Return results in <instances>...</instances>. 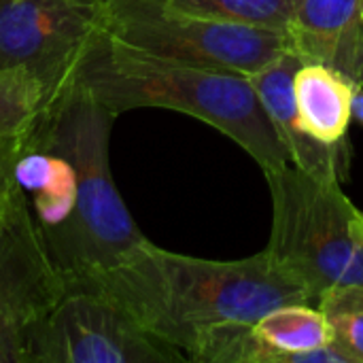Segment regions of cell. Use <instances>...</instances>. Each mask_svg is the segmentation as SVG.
Here are the masks:
<instances>
[{
  "instance_id": "obj_5",
  "label": "cell",
  "mask_w": 363,
  "mask_h": 363,
  "mask_svg": "<svg viewBox=\"0 0 363 363\" xmlns=\"http://www.w3.org/2000/svg\"><path fill=\"white\" fill-rule=\"evenodd\" d=\"M106 30L160 57L251 74L289 47L285 30L221 21L189 13L168 0H100Z\"/></svg>"
},
{
  "instance_id": "obj_7",
  "label": "cell",
  "mask_w": 363,
  "mask_h": 363,
  "mask_svg": "<svg viewBox=\"0 0 363 363\" xmlns=\"http://www.w3.org/2000/svg\"><path fill=\"white\" fill-rule=\"evenodd\" d=\"M66 291L17 185L0 204V363H32L45 319Z\"/></svg>"
},
{
  "instance_id": "obj_14",
  "label": "cell",
  "mask_w": 363,
  "mask_h": 363,
  "mask_svg": "<svg viewBox=\"0 0 363 363\" xmlns=\"http://www.w3.org/2000/svg\"><path fill=\"white\" fill-rule=\"evenodd\" d=\"M332 328V345L347 363H363V285H336L317 302Z\"/></svg>"
},
{
  "instance_id": "obj_11",
  "label": "cell",
  "mask_w": 363,
  "mask_h": 363,
  "mask_svg": "<svg viewBox=\"0 0 363 363\" xmlns=\"http://www.w3.org/2000/svg\"><path fill=\"white\" fill-rule=\"evenodd\" d=\"M355 87L323 64H302L294 77V98L302 128L315 140L342 147L353 119Z\"/></svg>"
},
{
  "instance_id": "obj_15",
  "label": "cell",
  "mask_w": 363,
  "mask_h": 363,
  "mask_svg": "<svg viewBox=\"0 0 363 363\" xmlns=\"http://www.w3.org/2000/svg\"><path fill=\"white\" fill-rule=\"evenodd\" d=\"M170 4L189 13L238 21L249 26H262L272 30H285L291 21V0H168Z\"/></svg>"
},
{
  "instance_id": "obj_9",
  "label": "cell",
  "mask_w": 363,
  "mask_h": 363,
  "mask_svg": "<svg viewBox=\"0 0 363 363\" xmlns=\"http://www.w3.org/2000/svg\"><path fill=\"white\" fill-rule=\"evenodd\" d=\"M304 64H323L363 87V0H291L287 28Z\"/></svg>"
},
{
  "instance_id": "obj_18",
  "label": "cell",
  "mask_w": 363,
  "mask_h": 363,
  "mask_svg": "<svg viewBox=\"0 0 363 363\" xmlns=\"http://www.w3.org/2000/svg\"><path fill=\"white\" fill-rule=\"evenodd\" d=\"M15 185V181H6V179H0V204L2 200L6 198V194L11 191V187Z\"/></svg>"
},
{
  "instance_id": "obj_2",
  "label": "cell",
  "mask_w": 363,
  "mask_h": 363,
  "mask_svg": "<svg viewBox=\"0 0 363 363\" xmlns=\"http://www.w3.org/2000/svg\"><path fill=\"white\" fill-rule=\"evenodd\" d=\"M117 115L79 79L40 113L34 134L64 153L74 168V208L45 240L66 287L98 291L147 245L132 219L108 162Z\"/></svg>"
},
{
  "instance_id": "obj_17",
  "label": "cell",
  "mask_w": 363,
  "mask_h": 363,
  "mask_svg": "<svg viewBox=\"0 0 363 363\" xmlns=\"http://www.w3.org/2000/svg\"><path fill=\"white\" fill-rule=\"evenodd\" d=\"M353 232L355 236L363 242V213L362 211H355V217H353Z\"/></svg>"
},
{
  "instance_id": "obj_13",
  "label": "cell",
  "mask_w": 363,
  "mask_h": 363,
  "mask_svg": "<svg viewBox=\"0 0 363 363\" xmlns=\"http://www.w3.org/2000/svg\"><path fill=\"white\" fill-rule=\"evenodd\" d=\"M45 104V91L32 74L21 68L0 70V179L13 181Z\"/></svg>"
},
{
  "instance_id": "obj_6",
  "label": "cell",
  "mask_w": 363,
  "mask_h": 363,
  "mask_svg": "<svg viewBox=\"0 0 363 363\" xmlns=\"http://www.w3.org/2000/svg\"><path fill=\"white\" fill-rule=\"evenodd\" d=\"M104 30L100 0H0V70L32 74L49 104L81 79Z\"/></svg>"
},
{
  "instance_id": "obj_12",
  "label": "cell",
  "mask_w": 363,
  "mask_h": 363,
  "mask_svg": "<svg viewBox=\"0 0 363 363\" xmlns=\"http://www.w3.org/2000/svg\"><path fill=\"white\" fill-rule=\"evenodd\" d=\"M259 340L274 351L277 363H347L332 345V328L319 306L285 304L253 323Z\"/></svg>"
},
{
  "instance_id": "obj_1",
  "label": "cell",
  "mask_w": 363,
  "mask_h": 363,
  "mask_svg": "<svg viewBox=\"0 0 363 363\" xmlns=\"http://www.w3.org/2000/svg\"><path fill=\"white\" fill-rule=\"evenodd\" d=\"M98 294L119 302L179 353L204 328L255 323L285 304H315L304 283L268 251L219 262L164 251L151 240Z\"/></svg>"
},
{
  "instance_id": "obj_8",
  "label": "cell",
  "mask_w": 363,
  "mask_h": 363,
  "mask_svg": "<svg viewBox=\"0 0 363 363\" xmlns=\"http://www.w3.org/2000/svg\"><path fill=\"white\" fill-rule=\"evenodd\" d=\"M183 353L149 334L108 296L66 287L45 319L32 363H174Z\"/></svg>"
},
{
  "instance_id": "obj_10",
  "label": "cell",
  "mask_w": 363,
  "mask_h": 363,
  "mask_svg": "<svg viewBox=\"0 0 363 363\" xmlns=\"http://www.w3.org/2000/svg\"><path fill=\"white\" fill-rule=\"evenodd\" d=\"M302 64L304 60L289 47L283 55H279L262 70L247 74V79L259 104L264 106L277 136L285 145L291 164L319 181H340L345 149L315 140L311 134H306L298 117L294 77Z\"/></svg>"
},
{
  "instance_id": "obj_4",
  "label": "cell",
  "mask_w": 363,
  "mask_h": 363,
  "mask_svg": "<svg viewBox=\"0 0 363 363\" xmlns=\"http://www.w3.org/2000/svg\"><path fill=\"white\" fill-rule=\"evenodd\" d=\"M272 196L268 253L291 270L315 304L336 285H363V242L353 232L355 206L340 181H319L294 164L264 172Z\"/></svg>"
},
{
  "instance_id": "obj_16",
  "label": "cell",
  "mask_w": 363,
  "mask_h": 363,
  "mask_svg": "<svg viewBox=\"0 0 363 363\" xmlns=\"http://www.w3.org/2000/svg\"><path fill=\"white\" fill-rule=\"evenodd\" d=\"M353 117L363 125V87L355 91V100H353Z\"/></svg>"
},
{
  "instance_id": "obj_3",
  "label": "cell",
  "mask_w": 363,
  "mask_h": 363,
  "mask_svg": "<svg viewBox=\"0 0 363 363\" xmlns=\"http://www.w3.org/2000/svg\"><path fill=\"white\" fill-rule=\"evenodd\" d=\"M81 81L115 115L134 108L185 113L230 136L262 172L291 164L247 74L160 57L104 30L81 66Z\"/></svg>"
}]
</instances>
